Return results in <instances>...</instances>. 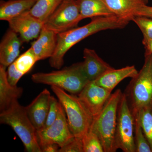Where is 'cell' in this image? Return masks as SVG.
I'll use <instances>...</instances> for the list:
<instances>
[{
    "instance_id": "1",
    "label": "cell",
    "mask_w": 152,
    "mask_h": 152,
    "mask_svg": "<svg viewBox=\"0 0 152 152\" xmlns=\"http://www.w3.org/2000/svg\"><path fill=\"white\" fill-rule=\"evenodd\" d=\"M129 22L115 15L93 18L91 21L83 26L75 28L58 34L54 54L49 58L52 67L60 69L64 64V57L73 46L85 38L102 31L124 28Z\"/></svg>"
},
{
    "instance_id": "2",
    "label": "cell",
    "mask_w": 152,
    "mask_h": 152,
    "mask_svg": "<svg viewBox=\"0 0 152 152\" xmlns=\"http://www.w3.org/2000/svg\"><path fill=\"white\" fill-rule=\"evenodd\" d=\"M0 123L8 125L21 140L28 152H42L37 139V130L26 111L18 100L14 101L8 108L1 112Z\"/></svg>"
},
{
    "instance_id": "3",
    "label": "cell",
    "mask_w": 152,
    "mask_h": 152,
    "mask_svg": "<svg viewBox=\"0 0 152 152\" xmlns=\"http://www.w3.org/2000/svg\"><path fill=\"white\" fill-rule=\"evenodd\" d=\"M124 94L133 115L152 105V55L145 52L142 67L132 78Z\"/></svg>"
},
{
    "instance_id": "4",
    "label": "cell",
    "mask_w": 152,
    "mask_h": 152,
    "mask_svg": "<svg viewBox=\"0 0 152 152\" xmlns=\"http://www.w3.org/2000/svg\"><path fill=\"white\" fill-rule=\"evenodd\" d=\"M51 89L64 109L71 132L76 137L83 138L90 129L94 117L78 96L55 86Z\"/></svg>"
},
{
    "instance_id": "5",
    "label": "cell",
    "mask_w": 152,
    "mask_h": 152,
    "mask_svg": "<svg viewBox=\"0 0 152 152\" xmlns=\"http://www.w3.org/2000/svg\"><path fill=\"white\" fill-rule=\"evenodd\" d=\"M31 80L35 83L55 86L75 95L78 94L89 82L83 69L82 62L50 72L33 74Z\"/></svg>"
},
{
    "instance_id": "6",
    "label": "cell",
    "mask_w": 152,
    "mask_h": 152,
    "mask_svg": "<svg viewBox=\"0 0 152 152\" xmlns=\"http://www.w3.org/2000/svg\"><path fill=\"white\" fill-rule=\"evenodd\" d=\"M122 95L120 89L111 94L100 113L94 117L90 128L99 138L104 152L117 151L115 144V131L118 107Z\"/></svg>"
},
{
    "instance_id": "7",
    "label": "cell",
    "mask_w": 152,
    "mask_h": 152,
    "mask_svg": "<svg viewBox=\"0 0 152 152\" xmlns=\"http://www.w3.org/2000/svg\"><path fill=\"white\" fill-rule=\"evenodd\" d=\"M135 121L126 96H122L118 107L115 144L116 150L136 152L134 142Z\"/></svg>"
},
{
    "instance_id": "8",
    "label": "cell",
    "mask_w": 152,
    "mask_h": 152,
    "mask_svg": "<svg viewBox=\"0 0 152 152\" xmlns=\"http://www.w3.org/2000/svg\"><path fill=\"white\" fill-rule=\"evenodd\" d=\"M64 109L60 102L58 113L54 122L48 127L37 130V137L40 147L49 144H56L60 148L75 137L69 126Z\"/></svg>"
},
{
    "instance_id": "9",
    "label": "cell",
    "mask_w": 152,
    "mask_h": 152,
    "mask_svg": "<svg viewBox=\"0 0 152 152\" xmlns=\"http://www.w3.org/2000/svg\"><path fill=\"white\" fill-rule=\"evenodd\" d=\"M81 20L77 0H63L44 27L58 34L76 27Z\"/></svg>"
},
{
    "instance_id": "10",
    "label": "cell",
    "mask_w": 152,
    "mask_h": 152,
    "mask_svg": "<svg viewBox=\"0 0 152 152\" xmlns=\"http://www.w3.org/2000/svg\"><path fill=\"white\" fill-rule=\"evenodd\" d=\"M112 91L89 81L78 94L94 117L100 113L112 94Z\"/></svg>"
},
{
    "instance_id": "11",
    "label": "cell",
    "mask_w": 152,
    "mask_h": 152,
    "mask_svg": "<svg viewBox=\"0 0 152 152\" xmlns=\"http://www.w3.org/2000/svg\"><path fill=\"white\" fill-rule=\"evenodd\" d=\"M10 29L20 36L23 42L37 39L44 26V23L30 13L29 11L8 21Z\"/></svg>"
},
{
    "instance_id": "12",
    "label": "cell",
    "mask_w": 152,
    "mask_h": 152,
    "mask_svg": "<svg viewBox=\"0 0 152 152\" xmlns=\"http://www.w3.org/2000/svg\"><path fill=\"white\" fill-rule=\"evenodd\" d=\"M51 94L47 89H45L26 107L28 116L36 130L43 128L46 121Z\"/></svg>"
},
{
    "instance_id": "13",
    "label": "cell",
    "mask_w": 152,
    "mask_h": 152,
    "mask_svg": "<svg viewBox=\"0 0 152 152\" xmlns=\"http://www.w3.org/2000/svg\"><path fill=\"white\" fill-rule=\"evenodd\" d=\"M114 15L129 22L148 0H102Z\"/></svg>"
},
{
    "instance_id": "14",
    "label": "cell",
    "mask_w": 152,
    "mask_h": 152,
    "mask_svg": "<svg viewBox=\"0 0 152 152\" xmlns=\"http://www.w3.org/2000/svg\"><path fill=\"white\" fill-rule=\"evenodd\" d=\"M18 34L10 29L0 43V64L6 67L10 65L19 56L22 42Z\"/></svg>"
},
{
    "instance_id": "15",
    "label": "cell",
    "mask_w": 152,
    "mask_h": 152,
    "mask_svg": "<svg viewBox=\"0 0 152 152\" xmlns=\"http://www.w3.org/2000/svg\"><path fill=\"white\" fill-rule=\"evenodd\" d=\"M58 42V34L43 28L37 39L31 43L32 49L38 61L50 58L54 54Z\"/></svg>"
},
{
    "instance_id": "16",
    "label": "cell",
    "mask_w": 152,
    "mask_h": 152,
    "mask_svg": "<svg viewBox=\"0 0 152 152\" xmlns=\"http://www.w3.org/2000/svg\"><path fill=\"white\" fill-rule=\"evenodd\" d=\"M83 69L89 81L96 80L113 67L98 56L94 50L85 48L83 50Z\"/></svg>"
},
{
    "instance_id": "17",
    "label": "cell",
    "mask_w": 152,
    "mask_h": 152,
    "mask_svg": "<svg viewBox=\"0 0 152 152\" xmlns=\"http://www.w3.org/2000/svg\"><path fill=\"white\" fill-rule=\"evenodd\" d=\"M138 72L134 66H126L117 69L113 68L100 76L94 81L97 85L113 91L123 80L126 78H132Z\"/></svg>"
},
{
    "instance_id": "18",
    "label": "cell",
    "mask_w": 152,
    "mask_h": 152,
    "mask_svg": "<svg viewBox=\"0 0 152 152\" xmlns=\"http://www.w3.org/2000/svg\"><path fill=\"white\" fill-rule=\"evenodd\" d=\"M4 66L0 65V110H4L15 100L21 97L23 88L12 86L8 80L7 72Z\"/></svg>"
},
{
    "instance_id": "19",
    "label": "cell",
    "mask_w": 152,
    "mask_h": 152,
    "mask_svg": "<svg viewBox=\"0 0 152 152\" xmlns=\"http://www.w3.org/2000/svg\"><path fill=\"white\" fill-rule=\"evenodd\" d=\"M37 0H9L1 1L0 20L9 21L30 11Z\"/></svg>"
},
{
    "instance_id": "20",
    "label": "cell",
    "mask_w": 152,
    "mask_h": 152,
    "mask_svg": "<svg viewBox=\"0 0 152 152\" xmlns=\"http://www.w3.org/2000/svg\"><path fill=\"white\" fill-rule=\"evenodd\" d=\"M82 20L115 15L102 0H77Z\"/></svg>"
},
{
    "instance_id": "21",
    "label": "cell",
    "mask_w": 152,
    "mask_h": 152,
    "mask_svg": "<svg viewBox=\"0 0 152 152\" xmlns=\"http://www.w3.org/2000/svg\"><path fill=\"white\" fill-rule=\"evenodd\" d=\"M63 0H37L29 11L33 16L45 23Z\"/></svg>"
},
{
    "instance_id": "22",
    "label": "cell",
    "mask_w": 152,
    "mask_h": 152,
    "mask_svg": "<svg viewBox=\"0 0 152 152\" xmlns=\"http://www.w3.org/2000/svg\"><path fill=\"white\" fill-rule=\"evenodd\" d=\"M37 61V59L31 48L23 54L19 56L11 64L17 72L23 76L30 72Z\"/></svg>"
},
{
    "instance_id": "23",
    "label": "cell",
    "mask_w": 152,
    "mask_h": 152,
    "mask_svg": "<svg viewBox=\"0 0 152 152\" xmlns=\"http://www.w3.org/2000/svg\"><path fill=\"white\" fill-rule=\"evenodd\" d=\"M134 117L138 121L152 150V105L143 108Z\"/></svg>"
},
{
    "instance_id": "24",
    "label": "cell",
    "mask_w": 152,
    "mask_h": 152,
    "mask_svg": "<svg viewBox=\"0 0 152 152\" xmlns=\"http://www.w3.org/2000/svg\"><path fill=\"white\" fill-rule=\"evenodd\" d=\"M83 152H104L99 138L91 129L82 138Z\"/></svg>"
},
{
    "instance_id": "25",
    "label": "cell",
    "mask_w": 152,
    "mask_h": 152,
    "mask_svg": "<svg viewBox=\"0 0 152 152\" xmlns=\"http://www.w3.org/2000/svg\"><path fill=\"white\" fill-rule=\"evenodd\" d=\"M134 118V142L136 152H152L149 143L143 132L138 121Z\"/></svg>"
},
{
    "instance_id": "26",
    "label": "cell",
    "mask_w": 152,
    "mask_h": 152,
    "mask_svg": "<svg viewBox=\"0 0 152 152\" xmlns=\"http://www.w3.org/2000/svg\"><path fill=\"white\" fill-rule=\"evenodd\" d=\"M141 31L143 34L142 41L152 39V18L136 16L132 20Z\"/></svg>"
},
{
    "instance_id": "27",
    "label": "cell",
    "mask_w": 152,
    "mask_h": 152,
    "mask_svg": "<svg viewBox=\"0 0 152 152\" xmlns=\"http://www.w3.org/2000/svg\"><path fill=\"white\" fill-rule=\"evenodd\" d=\"M59 103V101L54 96H51L48 113L44 127H48L50 126L56 119L58 113Z\"/></svg>"
},
{
    "instance_id": "28",
    "label": "cell",
    "mask_w": 152,
    "mask_h": 152,
    "mask_svg": "<svg viewBox=\"0 0 152 152\" xmlns=\"http://www.w3.org/2000/svg\"><path fill=\"white\" fill-rule=\"evenodd\" d=\"M58 152H83L82 139L75 137L69 143L60 148Z\"/></svg>"
},
{
    "instance_id": "29",
    "label": "cell",
    "mask_w": 152,
    "mask_h": 152,
    "mask_svg": "<svg viewBox=\"0 0 152 152\" xmlns=\"http://www.w3.org/2000/svg\"><path fill=\"white\" fill-rule=\"evenodd\" d=\"M136 16L152 18V7H150L148 5L143 6L137 11Z\"/></svg>"
},
{
    "instance_id": "30",
    "label": "cell",
    "mask_w": 152,
    "mask_h": 152,
    "mask_svg": "<svg viewBox=\"0 0 152 152\" xmlns=\"http://www.w3.org/2000/svg\"><path fill=\"white\" fill-rule=\"evenodd\" d=\"M42 152H58L60 147L56 144H49L40 147Z\"/></svg>"
},
{
    "instance_id": "31",
    "label": "cell",
    "mask_w": 152,
    "mask_h": 152,
    "mask_svg": "<svg viewBox=\"0 0 152 152\" xmlns=\"http://www.w3.org/2000/svg\"><path fill=\"white\" fill-rule=\"evenodd\" d=\"M142 44L145 50V52L152 55V39L142 41Z\"/></svg>"
}]
</instances>
